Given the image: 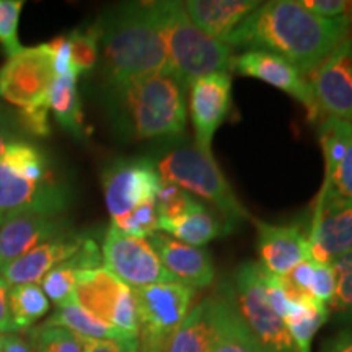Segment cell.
I'll use <instances>...</instances> for the list:
<instances>
[{
    "label": "cell",
    "instance_id": "6da1fadb",
    "mask_svg": "<svg viewBox=\"0 0 352 352\" xmlns=\"http://www.w3.org/2000/svg\"><path fill=\"white\" fill-rule=\"evenodd\" d=\"M347 32L346 15L321 19L298 0H272L250 13L223 44L274 52L308 77L344 41Z\"/></svg>",
    "mask_w": 352,
    "mask_h": 352
},
{
    "label": "cell",
    "instance_id": "7a4b0ae2",
    "mask_svg": "<svg viewBox=\"0 0 352 352\" xmlns=\"http://www.w3.org/2000/svg\"><path fill=\"white\" fill-rule=\"evenodd\" d=\"M95 26L103 51V76L113 90L135 78L171 70L151 2L124 3Z\"/></svg>",
    "mask_w": 352,
    "mask_h": 352
},
{
    "label": "cell",
    "instance_id": "3957f363",
    "mask_svg": "<svg viewBox=\"0 0 352 352\" xmlns=\"http://www.w3.org/2000/svg\"><path fill=\"white\" fill-rule=\"evenodd\" d=\"M186 87L171 70L152 74L114 88L121 124L134 139L176 135L186 127Z\"/></svg>",
    "mask_w": 352,
    "mask_h": 352
},
{
    "label": "cell",
    "instance_id": "277c9868",
    "mask_svg": "<svg viewBox=\"0 0 352 352\" xmlns=\"http://www.w3.org/2000/svg\"><path fill=\"white\" fill-rule=\"evenodd\" d=\"M164 36L171 72L184 87L210 74H228L233 67L232 47L210 38L189 20L183 2H151Z\"/></svg>",
    "mask_w": 352,
    "mask_h": 352
},
{
    "label": "cell",
    "instance_id": "5b68a950",
    "mask_svg": "<svg viewBox=\"0 0 352 352\" xmlns=\"http://www.w3.org/2000/svg\"><path fill=\"white\" fill-rule=\"evenodd\" d=\"M155 166L164 182L173 183L189 195L199 196L214 206L226 219L227 228L252 219L215 164L214 157L199 151L196 145L168 152Z\"/></svg>",
    "mask_w": 352,
    "mask_h": 352
},
{
    "label": "cell",
    "instance_id": "8992f818",
    "mask_svg": "<svg viewBox=\"0 0 352 352\" xmlns=\"http://www.w3.org/2000/svg\"><path fill=\"white\" fill-rule=\"evenodd\" d=\"M139 321V352H166L189 314L195 289L186 284L162 283L132 289Z\"/></svg>",
    "mask_w": 352,
    "mask_h": 352
},
{
    "label": "cell",
    "instance_id": "52a82bcc",
    "mask_svg": "<svg viewBox=\"0 0 352 352\" xmlns=\"http://www.w3.org/2000/svg\"><path fill=\"white\" fill-rule=\"evenodd\" d=\"M266 271L259 263L246 261L235 272L236 300L241 318L267 352H297L284 320L272 310L266 294Z\"/></svg>",
    "mask_w": 352,
    "mask_h": 352
},
{
    "label": "cell",
    "instance_id": "ba28073f",
    "mask_svg": "<svg viewBox=\"0 0 352 352\" xmlns=\"http://www.w3.org/2000/svg\"><path fill=\"white\" fill-rule=\"evenodd\" d=\"M101 256L104 267L132 289L176 280L147 240L126 235L113 223L104 235Z\"/></svg>",
    "mask_w": 352,
    "mask_h": 352
},
{
    "label": "cell",
    "instance_id": "9c48e42d",
    "mask_svg": "<svg viewBox=\"0 0 352 352\" xmlns=\"http://www.w3.org/2000/svg\"><path fill=\"white\" fill-rule=\"evenodd\" d=\"M56 74L47 44L23 47L0 69V96L20 108L50 100Z\"/></svg>",
    "mask_w": 352,
    "mask_h": 352
},
{
    "label": "cell",
    "instance_id": "30bf717a",
    "mask_svg": "<svg viewBox=\"0 0 352 352\" xmlns=\"http://www.w3.org/2000/svg\"><path fill=\"white\" fill-rule=\"evenodd\" d=\"M307 241L308 259L318 264H331L351 253L352 199L320 191Z\"/></svg>",
    "mask_w": 352,
    "mask_h": 352
},
{
    "label": "cell",
    "instance_id": "8fae6325",
    "mask_svg": "<svg viewBox=\"0 0 352 352\" xmlns=\"http://www.w3.org/2000/svg\"><path fill=\"white\" fill-rule=\"evenodd\" d=\"M162 176L148 160L118 162L103 175V191L111 219L124 217L139 206L157 201Z\"/></svg>",
    "mask_w": 352,
    "mask_h": 352
},
{
    "label": "cell",
    "instance_id": "7c38bea8",
    "mask_svg": "<svg viewBox=\"0 0 352 352\" xmlns=\"http://www.w3.org/2000/svg\"><path fill=\"white\" fill-rule=\"evenodd\" d=\"M307 78L320 114L352 122V41L346 38Z\"/></svg>",
    "mask_w": 352,
    "mask_h": 352
},
{
    "label": "cell",
    "instance_id": "4fadbf2b",
    "mask_svg": "<svg viewBox=\"0 0 352 352\" xmlns=\"http://www.w3.org/2000/svg\"><path fill=\"white\" fill-rule=\"evenodd\" d=\"M232 70H235L239 76L253 77L270 83L296 98L307 108L311 121H316L321 116L308 78L284 57L267 51H245L233 59Z\"/></svg>",
    "mask_w": 352,
    "mask_h": 352
},
{
    "label": "cell",
    "instance_id": "5bb4252c",
    "mask_svg": "<svg viewBox=\"0 0 352 352\" xmlns=\"http://www.w3.org/2000/svg\"><path fill=\"white\" fill-rule=\"evenodd\" d=\"M188 88L196 147L212 155L210 147L215 132L232 108V77L230 74H210L191 82Z\"/></svg>",
    "mask_w": 352,
    "mask_h": 352
},
{
    "label": "cell",
    "instance_id": "9a60e30c",
    "mask_svg": "<svg viewBox=\"0 0 352 352\" xmlns=\"http://www.w3.org/2000/svg\"><path fill=\"white\" fill-rule=\"evenodd\" d=\"M64 204L63 191L54 182H33L0 160V215L3 219L19 212L57 215Z\"/></svg>",
    "mask_w": 352,
    "mask_h": 352
},
{
    "label": "cell",
    "instance_id": "2e32d148",
    "mask_svg": "<svg viewBox=\"0 0 352 352\" xmlns=\"http://www.w3.org/2000/svg\"><path fill=\"white\" fill-rule=\"evenodd\" d=\"M63 227L59 217L51 214L19 212L3 219L0 226V274L8 264L38 245L64 233Z\"/></svg>",
    "mask_w": 352,
    "mask_h": 352
},
{
    "label": "cell",
    "instance_id": "e0dca14e",
    "mask_svg": "<svg viewBox=\"0 0 352 352\" xmlns=\"http://www.w3.org/2000/svg\"><path fill=\"white\" fill-rule=\"evenodd\" d=\"M258 228L259 264L272 276H285L308 259L307 235L296 226H271L253 220Z\"/></svg>",
    "mask_w": 352,
    "mask_h": 352
},
{
    "label": "cell",
    "instance_id": "ac0fdd59",
    "mask_svg": "<svg viewBox=\"0 0 352 352\" xmlns=\"http://www.w3.org/2000/svg\"><path fill=\"white\" fill-rule=\"evenodd\" d=\"M153 252L160 258L162 264L178 283L189 287H208L214 280V266L209 253L171 239L166 233H153L151 241Z\"/></svg>",
    "mask_w": 352,
    "mask_h": 352
},
{
    "label": "cell",
    "instance_id": "d6986e66",
    "mask_svg": "<svg viewBox=\"0 0 352 352\" xmlns=\"http://www.w3.org/2000/svg\"><path fill=\"white\" fill-rule=\"evenodd\" d=\"M83 240H85L83 235H74L67 232L60 233L8 264L7 270L2 272V277L8 287L20 284H36L38 280H43V277L52 267L72 258L82 246Z\"/></svg>",
    "mask_w": 352,
    "mask_h": 352
},
{
    "label": "cell",
    "instance_id": "ffe728a7",
    "mask_svg": "<svg viewBox=\"0 0 352 352\" xmlns=\"http://www.w3.org/2000/svg\"><path fill=\"white\" fill-rule=\"evenodd\" d=\"M131 290L129 285L121 283L104 266L78 271L76 289H74V303L94 315L95 318L113 327L118 308L127 294H131Z\"/></svg>",
    "mask_w": 352,
    "mask_h": 352
},
{
    "label": "cell",
    "instance_id": "44dd1931",
    "mask_svg": "<svg viewBox=\"0 0 352 352\" xmlns=\"http://www.w3.org/2000/svg\"><path fill=\"white\" fill-rule=\"evenodd\" d=\"M208 352H264L252 329L241 318L232 296L208 298Z\"/></svg>",
    "mask_w": 352,
    "mask_h": 352
},
{
    "label": "cell",
    "instance_id": "7402d4cb",
    "mask_svg": "<svg viewBox=\"0 0 352 352\" xmlns=\"http://www.w3.org/2000/svg\"><path fill=\"white\" fill-rule=\"evenodd\" d=\"M261 3L254 0H188L183 6L201 32L223 43Z\"/></svg>",
    "mask_w": 352,
    "mask_h": 352
},
{
    "label": "cell",
    "instance_id": "603a6c76",
    "mask_svg": "<svg viewBox=\"0 0 352 352\" xmlns=\"http://www.w3.org/2000/svg\"><path fill=\"white\" fill-rule=\"evenodd\" d=\"M158 230H164L171 239L197 248L208 245L209 241L227 232L220 220L201 202H197L195 208L179 217L158 219Z\"/></svg>",
    "mask_w": 352,
    "mask_h": 352
},
{
    "label": "cell",
    "instance_id": "cb8c5ba5",
    "mask_svg": "<svg viewBox=\"0 0 352 352\" xmlns=\"http://www.w3.org/2000/svg\"><path fill=\"white\" fill-rule=\"evenodd\" d=\"M44 323L51 324V327L65 328L77 334L78 338H88V340H108L118 342L129 341V338H126L120 329L95 318L94 315H90L74 302L57 307L54 315Z\"/></svg>",
    "mask_w": 352,
    "mask_h": 352
},
{
    "label": "cell",
    "instance_id": "d4e9b609",
    "mask_svg": "<svg viewBox=\"0 0 352 352\" xmlns=\"http://www.w3.org/2000/svg\"><path fill=\"white\" fill-rule=\"evenodd\" d=\"M8 308L13 331L20 333L32 328L50 311V300L38 284L12 285L8 290Z\"/></svg>",
    "mask_w": 352,
    "mask_h": 352
},
{
    "label": "cell",
    "instance_id": "484cf974",
    "mask_svg": "<svg viewBox=\"0 0 352 352\" xmlns=\"http://www.w3.org/2000/svg\"><path fill=\"white\" fill-rule=\"evenodd\" d=\"M329 318L328 305L321 302H294L292 310L284 320L297 352H311V341Z\"/></svg>",
    "mask_w": 352,
    "mask_h": 352
},
{
    "label": "cell",
    "instance_id": "4316f807",
    "mask_svg": "<svg viewBox=\"0 0 352 352\" xmlns=\"http://www.w3.org/2000/svg\"><path fill=\"white\" fill-rule=\"evenodd\" d=\"M50 109L59 124L76 135H82L83 114L77 94V76L56 77L50 90Z\"/></svg>",
    "mask_w": 352,
    "mask_h": 352
},
{
    "label": "cell",
    "instance_id": "83f0119b",
    "mask_svg": "<svg viewBox=\"0 0 352 352\" xmlns=\"http://www.w3.org/2000/svg\"><path fill=\"white\" fill-rule=\"evenodd\" d=\"M208 349L209 316L208 300H204L189 311L166 352H208Z\"/></svg>",
    "mask_w": 352,
    "mask_h": 352
},
{
    "label": "cell",
    "instance_id": "f1b7e54d",
    "mask_svg": "<svg viewBox=\"0 0 352 352\" xmlns=\"http://www.w3.org/2000/svg\"><path fill=\"white\" fill-rule=\"evenodd\" d=\"M320 144L324 157V175H329L340 164L352 138V122L334 116H324L318 127Z\"/></svg>",
    "mask_w": 352,
    "mask_h": 352
},
{
    "label": "cell",
    "instance_id": "f546056e",
    "mask_svg": "<svg viewBox=\"0 0 352 352\" xmlns=\"http://www.w3.org/2000/svg\"><path fill=\"white\" fill-rule=\"evenodd\" d=\"M33 352H83L80 338L69 329L39 324L28 336Z\"/></svg>",
    "mask_w": 352,
    "mask_h": 352
},
{
    "label": "cell",
    "instance_id": "4dcf8cb0",
    "mask_svg": "<svg viewBox=\"0 0 352 352\" xmlns=\"http://www.w3.org/2000/svg\"><path fill=\"white\" fill-rule=\"evenodd\" d=\"M70 43V57H72V67L80 76L83 72L94 69L98 59L100 33L95 25L87 30H74L67 34Z\"/></svg>",
    "mask_w": 352,
    "mask_h": 352
},
{
    "label": "cell",
    "instance_id": "1f68e13d",
    "mask_svg": "<svg viewBox=\"0 0 352 352\" xmlns=\"http://www.w3.org/2000/svg\"><path fill=\"white\" fill-rule=\"evenodd\" d=\"M78 271L69 261L52 267L43 277V292L50 297L57 307L74 302V289H76Z\"/></svg>",
    "mask_w": 352,
    "mask_h": 352
},
{
    "label": "cell",
    "instance_id": "d6a6232c",
    "mask_svg": "<svg viewBox=\"0 0 352 352\" xmlns=\"http://www.w3.org/2000/svg\"><path fill=\"white\" fill-rule=\"evenodd\" d=\"M331 266L336 276V287L329 305L341 318L352 323V252L334 259Z\"/></svg>",
    "mask_w": 352,
    "mask_h": 352
},
{
    "label": "cell",
    "instance_id": "836d02e7",
    "mask_svg": "<svg viewBox=\"0 0 352 352\" xmlns=\"http://www.w3.org/2000/svg\"><path fill=\"white\" fill-rule=\"evenodd\" d=\"M111 223L126 235L138 236V239H147V236L151 239L153 233L158 232L157 201L139 206L124 217L114 219Z\"/></svg>",
    "mask_w": 352,
    "mask_h": 352
},
{
    "label": "cell",
    "instance_id": "e575fe53",
    "mask_svg": "<svg viewBox=\"0 0 352 352\" xmlns=\"http://www.w3.org/2000/svg\"><path fill=\"white\" fill-rule=\"evenodd\" d=\"M23 0H0V44L8 57L23 50L19 39V21Z\"/></svg>",
    "mask_w": 352,
    "mask_h": 352
},
{
    "label": "cell",
    "instance_id": "d590c367",
    "mask_svg": "<svg viewBox=\"0 0 352 352\" xmlns=\"http://www.w3.org/2000/svg\"><path fill=\"white\" fill-rule=\"evenodd\" d=\"M189 192L184 191L173 183L164 182L160 186V191L157 195V212L158 219H175L179 215L186 214L197 204Z\"/></svg>",
    "mask_w": 352,
    "mask_h": 352
},
{
    "label": "cell",
    "instance_id": "8d00e7d4",
    "mask_svg": "<svg viewBox=\"0 0 352 352\" xmlns=\"http://www.w3.org/2000/svg\"><path fill=\"white\" fill-rule=\"evenodd\" d=\"M321 191L331 192V195L344 197V199H352V138L336 168L329 175H324Z\"/></svg>",
    "mask_w": 352,
    "mask_h": 352
},
{
    "label": "cell",
    "instance_id": "74e56055",
    "mask_svg": "<svg viewBox=\"0 0 352 352\" xmlns=\"http://www.w3.org/2000/svg\"><path fill=\"white\" fill-rule=\"evenodd\" d=\"M47 114H50V100L33 104V107L21 108L19 121L28 134L36 135V138H47L51 134Z\"/></svg>",
    "mask_w": 352,
    "mask_h": 352
},
{
    "label": "cell",
    "instance_id": "f35d334b",
    "mask_svg": "<svg viewBox=\"0 0 352 352\" xmlns=\"http://www.w3.org/2000/svg\"><path fill=\"white\" fill-rule=\"evenodd\" d=\"M334 287H336V276L331 264H318L315 263L314 279L310 285V296L314 300L324 303H331L334 296Z\"/></svg>",
    "mask_w": 352,
    "mask_h": 352
},
{
    "label": "cell",
    "instance_id": "ab89813d",
    "mask_svg": "<svg viewBox=\"0 0 352 352\" xmlns=\"http://www.w3.org/2000/svg\"><path fill=\"white\" fill-rule=\"evenodd\" d=\"M47 46H50V50H51L52 67H54L56 77L69 76V74H76V76H77V72L72 67V57H70V43H69L67 34H63V36L54 38L51 43H47Z\"/></svg>",
    "mask_w": 352,
    "mask_h": 352
},
{
    "label": "cell",
    "instance_id": "60d3db41",
    "mask_svg": "<svg viewBox=\"0 0 352 352\" xmlns=\"http://www.w3.org/2000/svg\"><path fill=\"white\" fill-rule=\"evenodd\" d=\"M302 7L321 19H340L346 15V0H298Z\"/></svg>",
    "mask_w": 352,
    "mask_h": 352
},
{
    "label": "cell",
    "instance_id": "b9f144b4",
    "mask_svg": "<svg viewBox=\"0 0 352 352\" xmlns=\"http://www.w3.org/2000/svg\"><path fill=\"white\" fill-rule=\"evenodd\" d=\"M0 352H33L32 344L20 333H0Z\"/></svg>",
    "mask_w": 352,
    "mask_h": 352
},
{
    "label": "cell",
    "instance_id": "7bdbcfd3",
    "mask_svg": "<svg viewBox=\"0 0 352 352\" xmlns=\"http://www.w3.org/2000/svg\"><path fill=\"white\" fill-rule=\"evenodd\" d=\"M8 284L0 274V333H13V324L8 308Z\"/></svg>",
    "mask_w": 352,
    "mask_h": 352
},
{
    "label": "cell",
    "instance_id": "ee69618b",
    "mask_svg": "<svg viewBox=\"0 0 352 352\" xmlns=\"http://www.w3.org/2000/svg\"><path fill=\"white\" fill-rule=\"evenodd\" d=\"M83 352H124L122 344L118 341L108 340H88V338H80Z\"/></svg>",
    "mask_w": 352,
    "mask_h": 352
},
{
    "label": "cell",
    "instance_id": "f6af8a7d",
    "mask_svg": "<svg viewBox=\"0 0 352 352\" xmlns=\"http://www.w3.org/2000/svg\"><path fill=\"white\" fill-rule=\"evenodd\" d=\"M323 352H352V331H342L338 334Z\"/></svg>",
    "mask_w": 352,
    "mask_h": 352
},
{
    "label": "cell",
    "instance_id": "bcb514c9",
    "mask_svg": "<svg viewBox=\"0 0 352 352\" xmlns=\"http://www.w3.org/2000/svg\"><path fill=\"white\" fill-rule=\"evenodd\" d=\"M8 145H10V140H8V132L6 127L0 124V158H2L3 153H6Z\"/></svg>",
    "mask_w": 352,
    "mask_h": 352
},
{
    "label": "cell",
    "instance_id": "7dc6e473",
    "mask_svg": "<svg viewBox=\"0 0 352 352\" xmlns=\"http://www.w3.org/2000/svg\"><path fill=\"white\" fill-rule=\"evenodd\" d=\"M121 344H122V351H124V352H139L138 340L124 341V342H121Z\"/></svg>",
    "mask_w": 352,
    "mask_h": 352
},
{
    "label": "cell",
    "instance_id": "c3c4849f",
    "mask_svg": "<svg viewBox=\"0 0 352 352\" xmlns=\"http://www.w3.org/2000/svg\"><path fill=\"white\" fill-rule=\"evenodd\" d=\"M346 20H347V25H349V32H347V39H349V41H352V2H347Z\"/></svg>",
    "mask_w": 352,
    "mask_h": 352
},
{
    "label": "cell",
    "instance_id": "681fc988",
    "mask_svg": "<svg viewBox=\"0 0 352 352\" xmlns=\"http://www.w3.org/2000/svg\"><path fill=\"white\" fill-rule=\"evenodd\" d=\"M2 222H3V217H2V215H0V226H2Z\"/></svg>",
    "mask_w": 352,
    "mask_h": 352
},
{
    "label": "cell",
    "instance_id": "f907efd6",
    "mask_svg": "<svg viewBox=\"0 0 352 352\" xmlns=\"http://www.w3.org/2000/svg\"><path fill=\"white\" fill-rule=\"evenodd\" d=\"M264 352H267V351H264Z\"/></svg>",
    "mask_w": 352,
    "mask_h": 352
}]
</instances>
